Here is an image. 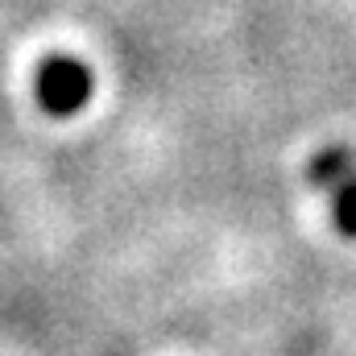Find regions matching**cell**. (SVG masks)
Listing matches in <instances>:
<instances>
[{"label":"cell","mask_w":356,"mask_h":356,"mask_svg":"<svg viewBox=\"0 0 356 356\" xmlns=\"http://www.w3.org/2000/svg\"><path fill=\"white\" fill-rule=\"evenodd\" d=\"M311 182L327 195L336 211V228L356 241V154L344 145H327L311 158Z\"/></svg>","instance_id":"cell-1"},{"label":"cell","mask_w":356,"mask_h":356,"mask_svg":"<svg viewBox=\"0 0 356 356\" xmlns=\"http://www.w3.org/2000/svg\"><path fill=\"white\" fill-rule=\"evenodd\" d=\"M91 99V71L75 58H50L38 71V104L50 116H71Z\"/></svg>","instance_id":"cell-2"}]
</instances>
